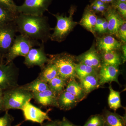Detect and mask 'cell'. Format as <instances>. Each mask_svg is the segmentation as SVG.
<instances>
[{"label":"cell","instance_id":"6da1fadb","mask_svg":"<svg viewBox=\"0 0 126 126\" xmlns=\"http://www.w3.org/2000/svg\"><path fill=\"white\" fill-rule=\"evenodd\" d=\"M17 31L33 39L45 43L50 38V27L47 16L19 13L14 20Z\"/></svg>","mask_w":126,"mask_h":126},{"label":"cell","instance_id":"7a4b0ae2","mask_svg":"<svg viewBox=\"0 0 126 126\" xmlns=\"http://www.w3.org/2000/svg\"><path fill=\"white\" fill-rule=\"evenodd\" d=\"M32 99V93L24 90L19 85L5 90L3 92L4 111L10 109L21 110Z\"/></svg>","mask_w":126,"mask_h":126},{"label":"cell","instance_id":"3957f363","mask_svg":"<svg viewBox=\"0 0 126 126\" xmlns=\"http://www.w3.org/2000/svg\"><path fill=\"white\" fill-rule=\"evenodd\" d=\"M48 55V62L55 65L59 76L68 79L77 78L75 70L76 59L74 56L66 53Z\"/></svg>","mask_w":126,"mask_h":126},{"label":"cell","instance_id":"277c9868","mask_svg":"<svg viewBox=\"0 0 126 126\" xmlns=\"http://www.w3.org/2000/svg\"><path fill=\"white\" fill-rule=\"evenodd\" d=\"M41 43L38 40L33 39L24 35H16L15 40L9 51L4 57L7 63L13 62L18 56L25 57L30 50L39 47Z\"/></svg>","mask_w":126,"mask_h":126},{"label":"cell","instance_id":"5b68a950","mask_svg":"<svg viewBox=\"0 0 126 126\" xmlns=\"http://www.w3.org/2000/svg\"><path fill=\"white\" fill-rule=\"evenodd\" d=\"M75 11L74 7L71 8L68 16H64L63 14H52L56 18L57 23L53 33L50 35V39L51 40L59 43L62 42L78 24L77 22L73 20V16Z\"/></svg>","mask_w":126,"mask_h":126},{"label":"cell","instance_id":"8992f818","mask_svg":"<svg viewBox=\"0 0 126 126\" xmlns=\"http://www.w3.org/2000/svg\"><path fill=\"white\" fill-rule=\"evenodd\" d=\"M19 69L14 62L0 61V90L4 91L19 86Z\"/></svg>","mask_w":126,"mask_h":126},{"label":"cell","instance_id":"52a82bcc","mask_svg":"<svg viewBox=\"0 0 126 126\" xmlns=\"http://www.w3.org/2000/svg\"><path fill=\"white\" fill-rule=\"evenodd\" d=\"M17 32L14 21L0 26V55L3 58L12 45Z\"/></svg>","mask_w":126,"mask_h":126},{"label":"cell","instance_id":"ba28073f","mask_svg":"<svg viewBox=\"0 0 126 126\" xmlns=\"http://www.w3.org/2000/svg\"><path fill=\"white\" fill-rule=\"evenodd\" d=\"M53 0H25L23 4L17 6L18 13L37 16L44 15L48 10Z\"/></svg>","mask_w":126,"mask_h":126},{"label":"cell","instance_id":"9c48e42d","mask_svg":"<svg viewBox=\"0 0 126 126\" xmlns=\"http://www.w3.org/2000/svg\"><path fill=\"white\" fill-rule=\"evenodd\" d=\"M44 44L41 43L38 48H32L25 56L24 63L27 67L38 66L41 68L48 63L49 58L45 51Z\"/></svg>","mask_w":126,"mask_h":126},{"label":"cell","instance_id":"30bf717a","mask_svg":"<svg viewBox=\"0 0 126 126\" xmlns=\"http://www.w3.org/2000/svg\"><path fill=\"white\" fill-rule=\"evenodd\" d=\"M104 15L108 25V33L119 38L118 31L120 27L126 23V20L119 15L114 7L110 5Z\"/></svg>","mask_w":126,"mask_h":126},{"label":"cell","instance_id":"8fae6325","mask_svg":"<svg viewBox=\"0 0 126 126\" xmlns=\"http://www.w3.org/2000/svg\"><path fill=\"white\" fill-rule=\"evenodd\" d=\"M25 121H30L41 124L45 120L51 121L48 112L43 111L40 109L28 102L22 110Z\"/></svg>","mask_w":126,"mask_h":126},{"label":"cell","instance_id":"7c38bea8","mask_svg":"<svg viewBox=\"0 0 126 126\" xmlns=\"http://www.w3.org/2000/svg\"><path fill=\"white\" fill-rule=\"evenodd\" d=\"M98 73L100 86L115 82L119 84L118 77L120 74L119 67L115 65H102Z\"/></svg>","mask_w":126,"mask_h":126},{"label":"cell","instance_id":"4fadbf2b","mask_svg":"<svg viewBox=\"0 0 126 126\" xmlns=\"http://www.w3.org/2000/svg\"><path fill=\"white\" fill-rule=\"evenodd\" d=\"M76 59L79 63L86 64L98 70L102 66L101 55L94 46L79 55Z\"/></svg>","mask_w":126,"mask_h":126},{"label":"cell","instance_id":"5bb4252c","mask_svg":"<svg viewBox=\"0 0 126 126\" xmlns=\"http://www.w3.org/2000/svg\"><path fill=\"white\" fill-rule=\"evenodd\" d=\"M32 94L33 99L41 106L58 107V96L49 89L40 92Z\"/></svg>","mask_w":126,"mask_h":126},{"label":"cell","instance_id":"9a60e30c","mask_svg":"<svg viewBox=\"0 0 126 126\" xmlns=\"http://www.w3.org/2000/svg\"><path fill=\"white\" fill-rule=\"evenodd\" d=\"M97 46L98 50L103 53L119 50L121 48L122 44L112 36L108 35L99 38Z\"/></svg>","mask_w":126,"mask_h":126},{"label":"cell","instance_id":"2e32d148","mask_svg":"<svg viewBox=\"0 0 126 126\" xmlns=\"http://www.w3.org/2000/svg\"><path fill=\"white\" fill-rule=\"evenodd\" d=\"M58 108L63 111L71 110L79 101L73 94L64 90L58 95Z\"/></svg>","mask_w":126,"mask_h":126},{"label":"cell","instance_id":"e0dca14e","mask_svg":"<svg viewBox=\"0 0 126 126\" xmlns=\"http://www.w3.org/2000/svg\"><path fill=\"white\" fill-rule=\"evenodd\" d=\"M97 19L95 13L87 7L84 10L79 24L82 27L95 35L94 27Z\"/></svg>","mask_w":126,"mask_h":126},{"label":"cell","instance_id":"ac0fdd59","mask_svg":"<svg viewBox=\"0 0 126 126\" xmlns=\"http://www.w3.org/2000/svg\"><path fill=\"white\" fill-rule=\"evenodd\" d=\"M104 119V126H126V116H122L116 112L107 110H104L103 114Z\"/></svg>","mask_w":126,"mask_h":126},{"label":"cell","instance_id":"d6986e66","mask_svg":"<svg viewBox=\"0 0 126 126\" xmlns=\"http://www.w3.org/2000/svg\"><path fill=\"white\" fill-rule=\"evenodd\" d=\"M98 73L90 75L79 79L81 87L87 95L100 87Z\"/></svg>","mask_w":126,"mask_h":126},{"label":"cell","instance_id":"ffe728a7","mask_svg":"<svg viewBox=\"0 0 126 126\" xmlns=\"http://www.w3.org/2000/svg\"><path fill=\"white\" fill-rule=\"evenodd\" d=\"M65 90L74 95L79 102L85 99L87 96L84 92L80 83L77 82L76 79L68 80Z\"/></svg>","mask_w":126,"mask_h":126},{"label":"cell","instance_id":"44dd1931","mask_svg":"<svg viewBox=\"0 0 126 126\" xmlns=\"http://www.w3.org/2000/svg\"><path fill=\"white\" fill-rule=\"evenodd\" d=\"M102 65L119 66L123 63L122 56L117 51L102 53L101 54Z\"/></svg>","mask_w":126,"mask_h":126},{"label":"cell","instance_id":"7402d4cb","mask_svg":"<svg viewBox=\"0 0 126 126\" xmlns=\"http://www.w3.org/2000/svg\"><path fill=\"white\" fill-rule=\"evenodd\" d=\"M38 78L48 83L50 80L59 75L58 72L55 65L48 62L42 68Z\"/></svg>","mask_w":126,"mask_h":126},{"label":"cell","instance_id":"603a6c76","mask_svg":"<svg viewBox=\"0 0 126 126\" xmlns=\"http://www.w3.org/2000/svg\"><path fill=\"white\" fill-rule=\"evenodd\" d=\"M20 86L24 90L32 93L40 92L49 89L48 84L38 77L31 82Z\"/></svg>","mask_w":126,"mask_h":126},{"label":"cell","instance_id":"cb8c5ba5","mask_svg":"<svg viewBox=\"0 0 126 126\" xmlns=\"http://www.w3.org/2000/svg\"><path fill=\"white\" fill-rule=\"evenodd\" d=\"M69 80L58 75L48 83L49 89L58 96L65 90Z\"/></svg>","mask_w":126,"mask_h":126},{"label":"cell","instance_id":"d4e9b609","mask_svg":"<svg viewBox=\"0 0 126 126\" xmlns=\"http://www.w3.org/2000/svg\"><path fill=\"white\" fill-rule=\"evenodd\" d=\"M109 95L108 97V103L109 108L116 111L118 109L123 108L121 103L120 93L113 90L111 85L109 88Z\"/></svg>","mask_w":126,"mask_h":126},{"label":"cell","instance_id":"484cf974","mask_svg":"<svg viewBox=\"0 0 126 126\" xmlns=\"http://www.w3.org/2000/svg\"><path fill=\"white\" fill-rule=\"evenodd\" d=\"M75 70L77 78L79 79L90 75L98 73V71L94 68L80 63H76Z\"/></svg>","mask_w":126,"mask_h":126},{"label":"cell","instance_id":"4316f807","mask_svg":"<svg viewBox=\"0 0 126 126\" xmlns=\"http://www.w3.org/2000/svg\"><path fill=\"white\" fill-rule=\"evenodd\" d=\"M18 14L13 13L0 6V26L14 21Z\"/></svg>","mask_w":126,"mask_h":126},{"label":"cell","instance_id":"83f0119b","mask_svg":"<svg viewBox=\"0 0 126 126\" xmlns=\"http://www.w3.org/2000/svg\"><path fill=\"white\" fill-rule=\"evenodd\" d=\"M104 119L102 115H94L90 116L83 126H104Z\"/></svg>","mask_w":126,"mask_h":126},{"label":"cell","instance_id":"f1b7e54d","mask_svg":"<svg viewBox=\"0 0 126 126\" xmlns=\"http://www.w3.org/2000/svg\"><path fill=\"white\" fill-rule=\"evenodd\" d=\"M17 6L13 0H0V6L15 14L18 13Z\"/></svg>","mask_w":126,"mask_h":126},{"label":"cell","instance_id":"f546056e","mask_svg":"<svg viewBox=\"0 0 126 126\" xmlns=\"http://www.w3.org/2000/svg\"><path fill=\"white\" fill-rule=\"evenodd\" d=\"M115 8L123 19L126 18V2H122L116 0L113 4L111 5Z\"/></svg>","mask_w":126,"mask_h":126},{"label":"cell","instance_id":"4dcf8cb0","mask_svg":"<svg viewBox=\"0 0 126 126\" xmlns=\"http://www.w3.org/2000/svg\"><path fill=\"white\" fill-rule=\"evenodd\" d=\"M14 120V118L9 114L8 110L6 111L4 115L0 117V126H11Z\"/></svg>","mask_w":126,"mask_h":126},{"label":"cell","instance_id":"1f68e13d","mask_svg":"<svg viewBox=\"0 0 126 126\" xmlns=\"http://www.w3.org/2000/svg\"><path fill=\"white\" fill-rule=\"evenodd\" d=\"M119 38L124 44L126 43V23H124L119 28L118 31Z\"/></svg>","mask_w":126,"mask_h":126},{"label":"cell","instance_id":"d6a6232c","mask_svg":"<svg viewBox=\"0 0 126 126\" xmlns=\"http://www.w3.org/2000/svg\"><path fill=\"white\" fill-rule=\"evenodd\" d=\"M99 33L105 34L108 33V25L107 21L105 19L102 24L96 31Z\"/></svg>","mask_w":126,"mask_h":126},{"label":"cell","instance_id":"836d02e7","mask_svg":"<svg viewBox=\"0 0 126 126\" xmlns=\"http://www.w3.org/2000/svg\"><path fill=\"white\" fill-rule=\"evenodd\" d=\"M59 126H77L73 124L66 117H63L61 121H60Z\"/></svg>","mask_w":126,"mask_h":126},{"label":"cell","instance_id":"e575fe53","mask_svg":"<svg viewBox=\"0 0 126 126\" xmlns=\"http://www.w3.org/2000/svg\"><path fill=\"white\" fill-rule=\"evenodd\" d=\"M60 121L59 120L48 121L47 122L41 124V126H59Z\"/></svg>","mask_w":126,"mask_h":126},{"label":"cell","instance_id":"d590c367","mask_svg":"<svg viewBox=\"0 0 126 126\" xmlns=\"http://www.w3.org/2000/svg\"><path fill=\"white\" fill-rule=\"evenodd\" d=\"M104 19H105V18H97L96 23L95 27H94V31L95 32L97 31L100 26L102 24Z\"/></svg>","mask_w":126,"mask_h":126},{"label":"cell","instance_id":"8d00e7d4","mask_svg":"<svg viewBox=\"0 0 126 126\" xmlns=\"http://www.w3.org/2000/svg\"><path fill=\"white\" fill-rule=\"evenodd\" d=\"M121 48L122 50L123 63H124L126 60V44H124V45H122Z\"/></svg>","mask_w":126,"mask_h":126},{"label":"cell","instance_id":"74e56055","mask_svg":"<svg viewBox=\"0 0 126 126\" xmlns=\"http://www.w3.org/2000/svg\"><path fill=\"white\" fill-rule=\"evenodd\" d=\"M4 111L3 109V91L0 90V112Z\"/></svg>","mask_w":126,"mask_h":126},{"label":"cell","instance_id":"f35d334b","mask_svg":"<svg viewBox=\"0 0 126 126\" xmlns=\"http://www.w3.org/2000/svg\"><path fill=\"white\" fill-rule=\"evenodd\" d=\"M99 0L101 1L105 4H111V5L113 4L116 0Z\"/></svg>","mask_w":126,"mask_h":126},{"label":"cell","instance_id":"ab89813d","mask_svg":"<svg viewBox=\"0 0 126 126\" xmlns=\"http://www.w3.org/2000/svg\"><path fill=\"white\" fill-rule=\"evenodd\" d=\"M118 0L122 1V2H126V0Z\"/></svg>","mask_w":126,"mask_h":126},{"label":"cell","instance_id":"60d3db41","mask_svg":"<svg viewBox=\"0 0 126 126\" xmlns=\"http://www.w3.org/2000/svg\"><path fill=\"white\" fill-rule=\"evenodd\" d=\"M2 59H3V57H2L1 55H0V61H1L2 60Z\"/></svg>","mask_w":126,"mask_h":126}]
</instances>
